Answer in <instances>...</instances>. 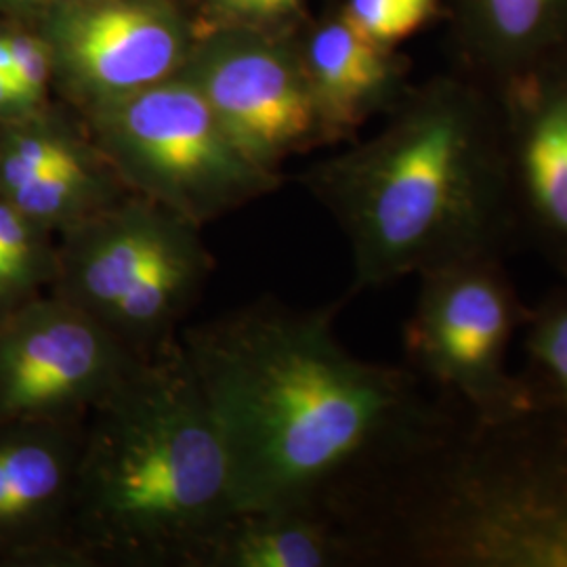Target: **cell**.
<instances>
[{"instance_id": "cell-1", "label": "cell", "mask_w": 567, "mask_h": 567, "mask_svg": "<svg viewBox=\"0 0 567 567\" xmlns=\"http://www.w3.org/2000/svg\"><path fill=\"white\" fill-rule=\"evenodd\" d=\"M334 307L259 299L179 334L238 508L328 515L446 410L410 368L353 355L334 332Z\"/></svg>"}, {"instance_id": "cell-2", "label": "cell", "mask_w": 567, "mask_h": 567, "mask_svg": "<svg viewBox=\"0 0 567 567\" xmlns=\"http://www.w3.org/2000/svg\"><path fill=\"white\" fill-rule=\"evenodd\" d=\"M368 142L313 164L307 192L341 227L351 292L519 243L494 93L454 72L408 89Z\"/></svg>"}, {"instance_id": "cell-3", "label": "cell", "mask_w": 567, "mask_h": 567, "mask_svg": "<svg viewBox=\"0 0 567 567\" xmlns=\"http://www.w3.org/2000/svg\"><path fill=\"white\" fill-rule=\"evenodd\" d=\"M332 519L358 566L567 567V416L480 423L450 400Z\"/></svg>"}, {"instance_id": "cell-4", "label": "cell", "mask_w": 567, "mask_h": 567, "mask_svg": "<svg viewBox=\"0 0 567 567\" xmlns=\"http://www.w3.org/2000/svg\"><path fill=\"white\" fill-rule=\"evenodd\" d=\"M236 511L219 431L177 339L142 358L84 421L76 566L200 567Z\"/></svg>"}, {"instance_id": "cell-5", "label": "cell", "mask_w": 567, "mask_h": 567, "mask_svg": "<svg viewBox=\"0 0 567 567\" xmlns=\"http://www.w3.org/2000/svg\"><path fill=\"white\" fill-rule=\"evenodd\" d=\"M60 238L53 295L140 358L179 339L215 271L203 227L140 194Z\"/></svg>"}, {"instance_id": "cell-6", "label": "cell", "mask_w": 567, "mask_h": 567, "mask_svg": "<svg viewBox=\"0 0 567 567\" xmlns=\"http://www.w3.org/2000/svg\"><path fill=\"white\" fill-rule=\"evenodd\" d=\"M128 192L204 227L274 194L282 175L252 163L179 74L82 114Z\"/></svg>"}, {"instance_id": "cell-7", "label": "cell", "mask_w": 567, "mask_h": 567, "mask_svg": "<svg viewBox=\"0 0 567 567\" xmlns=\"http://www.w3.org/2000/svg\"><path fill=\"white\" fill-rule=\"evenodd\" d=\"M505 259H468L421 274L404 328L408 368L480 423L524 416L547 402L508 370V344L529 313Z\"/></svg>"}, {"instance_id": "cell-8", "label": "cell", "mask_w": 567, "mask_h": 567, "mask_svg": "<svg viewBox=\"0 0 567 567\" xmlns=\"http://www.w3.org/2000/svg\"><path fill=\"white\" fill-rule=\"evenodd\" d=\"M177 74L203 93L229 137L267 173L280 175L290 156L330 145L295 34L208 32Z\"/></svg>"}, {"instance_id": "cell-9", "label": "cell", "mask_w": 567, "mask_h": 567, "mask_svg": "<svg viewBox=\"0 0 567 567\" xmlns=\"http://www.w3.org/2000/svg\"><path fill=\"white\" fill-rule=\"evenodd\" d=\"M142 358L60 297L0 316V421H84Z\"/></svg>"}, {"instance_id": "cell-10", "label": "cell", "mask_w": 567, "mask_h": 567, "mask_svg": "<svg viewBox=\"0 0 567 567\" xmlns=\"http://www.w3.org/2000/svg\"><path fill=\"white\" fill-rule=\"evenodd\" d=\"M47 34L51 72L82 114L175 76L196 42L177 0H58Z\"/></svg>"}, {"instance_id": "cell-11", "label": "cell", "mask_w": 567, "mask_h": 567, "mask_svg": "<svg viewBox=\"0 0 567 567\" xmlns=\"http://www.w3.org/2000/svg\"><path fill=\"white\" fill-rule=\"evenodd\" d=\"M489 91L503 124L517 238L567 280V51Z\"/></svg>"}, {"instance_id": "cell-12", "label": "cell", "mask_w": 567, "mask_h": 567, "mask_svg": "<svg viewBox=\"0 0 567 567\" xmlns=\"http://www.w3.org/2000/svg\"><path fill=\"white\" fill-rule=\"evenodd\" d=\"M84 421H0V553L76 566L70 529Z\"/></svg>"}, {"instance_id": "cell-13", "label": "cell", "mask_w": 567, "mask_h": 567, "mask_svg": "<svg viewBox=\"0 0 567 567\" xmlns=\"http://www.w3.org/2000/svg\"><path fill=\"white\" fill-rule=\"evenodd\" d=\"M297 44L330 145L353 140L365 122L389 114L408 93L404 58L368 39L343 9L309 25Z\"/></svg>"}, {"instance_id": "cell-14", "label": "cell", "mask_w": 567, "mask_h": 567, "mask_svg": "<svg viewBox=\"0 0 567 567\" xmlns=\"http://www.w3.org/2000/svg\"><path fill=\"white\" fill-rule=\"evenodd\" d=\"M466 76L496 89L567 51V0H446Z\"/></svg>"}, {"instance_id": "cell-15", "label": "cell", "mask_w": 567, "mask_h": 567, "mask_svg": "<svg viewBox=\"0 0 567 567\" xmlns=\"http://www.w3.org/2000/svg\"><path fill=\"white\" fill-rule=\"evenodd\" d=\"M358 566L349 538L322 511L238 508L204 555L200 567Z\"/></svg>"}, {"instance_id": "cell-16", "label": "cell", "mask_w": 567, "mask_h": 567, "mask_svg": "<svg viewBox=\"0 0 567 567\" xmlns=\"http://www.w3.org/2000/svg\"><path fill=\"white\" fill-rule=\"evenodd\" d=\"M51 244L41 227L0 198V316L34 299L51 278Z\"/></svg>"}, {"instance_id": "cell-17", "label": "cell", "mask_w": 567, "mask_h": 567, "mask_svg": "<svg viewBox=\"0 0 567 567\" xmlns=\"http://www.w3.org/2000/svg\"><path fill=\"white\" fill-rule=\"evenodd\" d=\"M524 330L526 377L547 405L567 416V280L529 307Z\"/></svg>"}, {"instance_id": "cell-18", "label": "cell", "mask_w": 567, "mask_h": 567, "mask_svg": "<svg viewBox=\"0 0 567 567\" xmlns=\"http://www.w3.org/2000/svg\"><path fill=\"white\" fill-rule=\"evenodd\" d=\"M305 0H200L196 39L217 30H255L295 34L303 20Z\"/></svg>"}, {"instance_id": "cell-19", "label": "cell", "mask_w": 567, "mask_h": 567, "mask_svg": "<svg viewBox=\"0 0 567 567\" xmlns=\"http://www.w3.org/2000/svg\"><path fill=\"white\" fill-rule=\"evenodd\" d=\"M444 4L446 0H347L341 9L368 39L395 49L435 20Z\"/></svg>"}, {"instance_id": "cell-20", "label": "cell", "mask_w": 567, "mask_h": 567, "mask_svg": "<svg viewBox=\"0 0 567 567\" xmlns=\"http://www.w3.org/2000/svg\"><path fill=\"white\" fill-rule=\"evenodd\" d=\"M13 63H16V82L30 102H41L42 91L51 76V55L44 41L32 37L11 39Z\"/></svg>"}, {"instance_id": "cell-21", "label": "cell", "mask_w": 567, "mask_h": 567, "mask_svg": "<svg viewBox=\"0 0 567 567\" xmlns=\"http://www.w3.org/2000/svg\"><path fill=\"white\" fill-rule=\"evenodd\" d=\"M55 2H58V0H55Z\"/></svg>"}]
</instances>
